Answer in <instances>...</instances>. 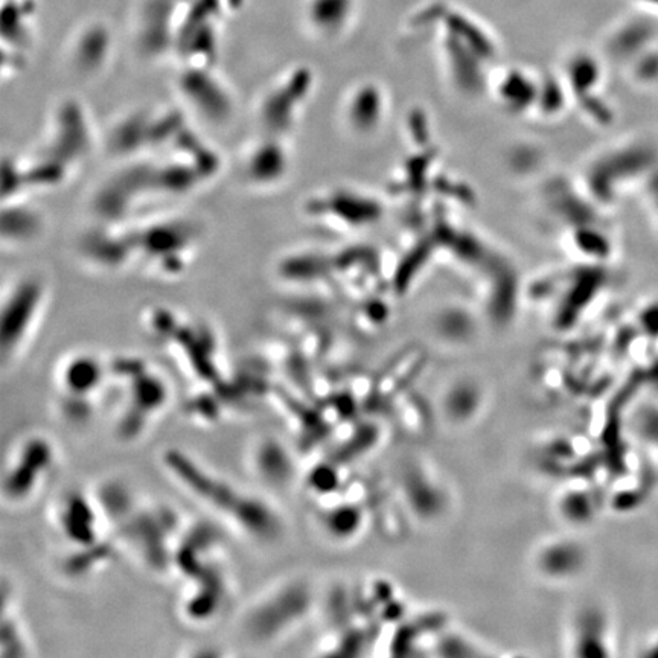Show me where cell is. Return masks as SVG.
I'll list each match as a JSON object with an SVG mask.
<instances>
[{"label":"cell","instance_id":"1","mask_svg":"<svg viewBox=\"0 0 658 658\" xmlns=\"http://www.w3.org/2000/svg\"><path fill=\"white\" fill-rule=\"evenodd\" d=\"M124 229L131 267H141L159 278L183 275L194 259L202 237L192 218L176 215L124 224Z\"/></svg>","mask_w":658,"mask_h":658},{"label":"cell","instance_id":"2","mask_svg":"<svg viewBox=\"0 0 658 658\" xmlns=\"http://www.w3.org/2000/svg\"><path fill=\"white\" fill-rule=\"evenodd\" d=\"M163 462L191 494L211 508L221 511V514L234 517L249 534L259 535V538L266 540L278 534V518L269 506L258 502V499L243 496L235 491L234 486L212 476L180 451H168Z\"/></svg>","mask_w":658,"mask_h":658},{"label":"cell","instance_id":"3","mask_svg":"<svg viewBox=\"0 0 658 658\" xmlns=\"http://www.w3.org/2000/svg\"><path fill=\"white\" fill-rule=\"evenodd\" d=\"M96 141L86 107L77 100H63L52 109L40 153L75 173V168L92 153Z\"/></svg>","mask_w":658,"mask_h":658},{"label":"cell","instance_id":"4","mask_svg":"<svg viewBox=\"0 0 658 658\" xmlns=\"http://www.w3.org/2000/svg\"><path fill=\"white\" fill-rule=\"evenodd\" d=\"M48 294L45 279L32 273L14 278L13 282L5 287L0 323V342L4 358L16 354L22 348L32 328L42 316Z\"/></svg>","mask_w":658,"mask_h":658},{"label":"cell","instance_id":"5","mask_svg":"<svg viewBox=\"0 0 658 658\" xmlns=\"http://www.w3.org/2000/svg\"><path fill=\"white\" fill-rule=\"evenodd\" d=\"M177 92L185 109L192 110L208 124L220 127L234 118L237 109L234 92L206 66L185 69L177 80Z\"/></svg>","mask_w":658,"mask_h":658},{"label":"cell","instance_id":"6","mask_svg":"<svg viewBox=\"0 0 658 658\" xmlns=\"http://www.w3.org/2000/svg\"><path fill=\"white\" fill-rule=\"evenodd\" d=\"M293 159L287 136L262 131L258 139L247 145L241 157L244 182L256 191L279 188L290 174Z\"/></svg>","mask_w":658,"mask_h":658},{"label":"cell","instance_id":"7","mask_svg":"<svg viewBox=\"0 0 658 658\" xmlns=\"http://www.w3.org/2000/svg\"><path fill=\"white\" fill-rule=\"evenodd\" d=\"M305 86L299 83V75L279 78L267 87L256 104V118L262 131L287 136L296 124Z\"/></svg>","mask_w":658,"mask_h":658},{"label":"cell","instance_id":"8","mask_svg":"<svg viewBox=\"0 0 658 658\" xmlns=\"http://www.w3.org/2000/svg\"><path fill=\"white\" fill-rule=\"evenodd\" d=\"M52 459L54 451L46 439L31 438L23 442L5 477L8 497L14 502L26 499L39 486L43 474L51 468Z\"/></svg>","mask_w":658,"mask_h":658},{"label":"cell","instance_id":"9","mask_svg":"<svg viewBox=\"0 0 658 658\" xmlns=\"http://www.w3.org/2000/svg\"><path fill=\"white\" fill-rule=\"evenodd\" d=\"M45 230V217L39 209L29 205L28 197L4 200L2 209V241L5 246L17 247L36 241Z\"/></svg>","mask_w":658,"mask_h":658},{"label":"cell","instance_id":"10","mask_svg":"<svg viewBox=\"0 0 658 658\" xmlns=\"http://www.w3.org/2000/svg\"><path fill=\"white\" fill-rule=\"evenodd\" d=\"M61 384L72 397H87L101 386L104 368L95 355L75 354L61 369Z\"/></svg>","mask_w":658,"mask_h":658},{"label":"cell","instance_id":"11","mask_svg":"<svg viewBox=\"0 0 658 658\" xmlns=\"http://www.w3.org/2000/svg\"><path fill=\"white\" fill-rule=\"evenodd\" d=\"M60 520L63 523L64 534L68 535L69 540L86 546H90L95 541V511L80 494H72L66 499Z\"/></svg>","mask_w":658,"mask_h":658},{"label":"cell","instance_id":"12","mask_svg":"<svg viewBox=\"0 0 658 658\" xmlns=\"http://www.w3.org/2000/svg\"><path fill=\"white\" fill-rule=\"evenodd\" d=\"M255 467L267 482L282 483L290 477L291 464L284 448L275 441L259 445L255 454Z\"/></svg>","mask_w":658,"mask_h":658}]
</instances>
